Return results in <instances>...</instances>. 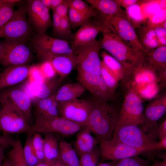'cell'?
I'll use <instances>...</instances> for the list:
<instances>
[{"label": "cell", "instance_id": "6da1fadb", "mask_svg": "<svg viewBox=\"0 0 166 166\" xmlns=\"http://www.w3.org/2000/svg\"><path fill=\"white\" fill-rule=\"evenodd\" d=\"M91 113L85 127L88 128L99 142L111 140L115 130L120 111L111 102L101 101L92 97Z\"/></svg>", "mask_w": 166, "mask_h": 166}, {"label": "cell", "instance_id": "7a4b0ae2", "mask_svg": "<svg viewBox=\"0 0 166 166\" xmlns=\"http://www.w3.org/2000/svg\"><path fill=\"white\" fill-rule=\"evenodd\" d=\"M102 33L101 48L110 53L122 65L126 74L125 82L134 71L142 65L143 53L125 43L111 28Z\"/></svg>", "mask_w": 166, "mask_h": 166}, {"label": "cell", "instance_id": "3957f363", "mask_svg": "<svg viewBox=\"0 0 166 166\" xmlns=\"http://www.w3.org/2000/svg\"><path fill=\"white\" fill-rule=\"evenodd\" d=\"M139 125H126L116 128L112 139L136 148H149L155 150L157 128L147 132Z\"/></svg>", "mask_w": 166, "mask_h": 166}, {"label": "cell", "instance_id": "277c9868", "mask_svg": "<svg viewBox=\"0 0 166 166\" xmlns=\"http://www.w3.org/2000/svg\"><path fill=\"white\" fill-rule=\"evenodd\" d=\"M127 87L120 109L116 128L124 125H140L144 123V106L142 100L133 88Z\"/></svg>", "mask_w": 166, "mask_h": 166}, {"label": "cell", "instance_id": "5b68a950", "mask_svg": "<svg viewBox=\"0 0 166 166\" xmlns=\"http://www.w3.org/2000/svg\"><path fill=\"white\" fill-rule=\"evenodd\" d=\"M83 127L57 116L46 117L35 115V120L28 134L34 133H57L69 136L77 132Z\"/></svg>", "mask_w": 166, "mask_h": 166}, {"label": "cell", "instance_id": "8992f818", "mask_svg": "<svg viewBox=\"0 0 166 166\" xmlns=\"http://www.w3.org/2000/svg\"><path fill=\"white\" fill-rule=\"evenodd\" d=\"M101 42L96 39L85 44L73 49L77 56V71L101 75V63L99 53Z\"/></svg>", "mask_w": 166, "mask_h": 166}, {"label": "cell", "instance_id": "52a82bcc", "mask_svg": "<svg viewBox=\"0 0 166 166\" xmlns=\"http://www.w3.org/2000/svg\"><path fill=\"white\" fill-rule=\"evenodd\" d=\"M26 14L25 7L15 10L11 19L0 28V38L25 42L31 34L32 27Z\"/></svg>", "mask_w": 166, "mask_h": 166}, {"label": "cell", "instance_id": "ba28073f", "mask_svg": "<svg viewBox=\"0 0 166 166\" xmlns=\"http://www.w3.org/2000/svg\"><path fill=\"white\" fill-rule=\"evenodd\" d=\"M32 44L39 57L42 60L52 56L74 53L66 41L51 37L45 33L37 34Z\"/></svg>", "mask_w": 166, "mask_h": 166}, {"label": "cell", "instance_id": "9c48e42d", "mask_svg": "<svg viewBox=\"0 0 166 166\" xmlns=\"http://www.w3.org/2000/svg\"><path fill=\"white\" fill-rule=\"evenodd\" d=\"M89 100L76 98L58 102L59 116L85 127L92 109Z\"/></svg>", "mask_w": 166, "mask_h": 166}, {"label": "cell", "instance_id": "30bf717a", "mask_svg": "<svg viewBox=\"0 0 166 166\" xmlns=\"http://www.w3.org/2000/svg\"><path fill=\"white\" fill-rule=\"evenodd\" d=\"M0 129L6 133H28L31 126L22 113L13 106L1 105Z\"/></svg>", "mask_w": 166, "mask_h": 166}, {"label": "cell", "instance_id": "8fae6325", "mask_svg": "<svg viewBox=\"0 0 166 166\" xmlns=\"http://www.w3.org/2000/svg\"><path fill=\"white\" fill-rule=\"evenodd\" d=\"M99 143L101 157L110 161H117L152 151L149 148H136L112 139L101 140Z\"/></svg>", "mask_w": 166, "mask_h": 166}, {"label": "cell", "instance_id": "7c38bea8", "mask_svg": "<svg viewBox=\"0 0 166 166\" xmlns=\"http://www.w3.org/2000/svg\"><path fill=\"white\" fill-rule=\"evenodd\" d=\"M1 64L6 67L26 65L32 58L31 52L25 42L6 40Z\"/></svg>", "mask_w": 166, "mask_h": 166}, {"label": "cell", "instance_id": "4fadbf2b", "mask_svg": "<svg viewBox=\"0 0 166 166\" xmlns=\"http://www.w3.org/2000/svg\"><path fill=\"white\" fill-rule=\"evenodd\" d=\"M25 8L28 21L37 34L45 33L53 26L49 10L43 5L41 0H28Z\"/></svg>", "mask_w": 166, "mask_h": 166}, {"label": "cell", "instance_id": "5bb4252c", "mask_svg": "<svg viewBox=\"0 0 166 166\" xmlns=\"http://www.w3.org/2000/svg\"><path fill=\"white\" fill-rule=\"evenodd\" d=\"M77 71V78L79 83L89 91L93 97L105 102L113 101L115 95L109 91L101 75Z\"/></svg>", "mask_w": 166, "mask_h": 166}, {"label": "cell", "instance_id": "9a60e30c", "mask_svg": "<svg viewBox=\"0 0 166 166\" xmlns=\"http://www.w3.org/2000/svg\"><path fill=\"white\" fill-rule=\"evenodd\" d=\"M111 29L125 43L141 51L142 47L135 29L127 18L125 11L112 18L109 22Z\"/></svg>", "mask_w": 166, "mask_h": 166}, {"label": "cell", "instance_id": "2e32d148", "mask_svg": "<svg viewBox=\"0 0 166 166\" xmlns=\"http://www.w3.org/2000/svg\"><path fill=\"white\" fill-rule=\"evenodd\" d=\"M0 91L1 105L8 104L13 106L22 113L29 123L32 116V102L26 93L18 88L6 89Z\"/></svg>", "mask_w": 166, "mask_h": 166}, {"label": "cell", "instance_id": "e0dca14e", "mask_svg": "<svg viewBox=\"0 0 166 166\" xmlns=\"http://www.w3.org/2000/svg\"><path fill=\"white\" fill-rule=\"evenodd\" d=\"M91 18L83 23L75 34L72 48L83 45L94 40L100 32L110 27L99 18L92 20Z\"/></svg>", "mask_w": 166, "mask_h": 166}, {"label": "cell", "instance_id": "ac0fdd59", "mask_svg": "<svg viewBox=\"0 0 166 166\" xmlns=\"http://www.w3.org/2000/svg\"><path fill=\"white\" fill-rule=\"evenodd\" d=\"M143 53V52H142ZM143 66L153 71L158 82H166V46L159 47L148 53H143Z\"/></svg>", "mask_w": 166, "mask_h": 166}, {"label": "cell", "instance_id": "d6986e66", "mask_svg": "<svg viewBox=\"0 0 166 166\" xmlns=\"http://www.w3.org/2000/svg\"><path fill=\"white\" fill-rule=\"evenodd\" d=\"M35 65L10 66L0 74V90L18 83L33 71Z\"/></svg>", "mask_w": 166, "mask_h": 166}, {"label": "cell", "instance_id": "ffe728a7", "mask_svg": "<svg viewBox=\"0 0 166 166\" xmlns=\"http://www.w3.org/2000/svg\"><path fill=\"white\" fill-rule=\"evenodd\" d=\"M166 111V93L157 96L146 106L144 112L145 127H156V121L165 114Z\"/></svg>", "mask_w": 166, "mask_h": 166}, {"label": "cell", "instance_id": "44dd1931", "mask_svg": "<svg viewBox=\"0 0 166 166\" xmlns=\"http://www.w3.org/2000/svg\"><path fill=\"white\" fill-rule=\"evenodd\" d=\"M49 62L61 80L69 74L77 63V56L74 53L57 55L49 57L43 61Z\"/></svg>", "mask_w": 166, "mask_h": 166}, {"label": "cell", "instance_id": "7402d4cb", "mask_svg": "<svg viewBox=\"0 0 166 166\" xmlns=\"http://www.w3.org/2000/svg\"><path fill=\"white\" fill-rule=\"evenodd\" d=\"M86 1L96 9L99 18L109 27L111 19L124 11L116 0H86Z\"/></svg>", "mask_w": 166, "mask_h": 166}, {"label": "cell", "instance_id": "603a6c76", "mask_svg": "<svg viewBox=\"0 0 166 166\" xmlns=\"http://www.w3.org/2000/svg\"><path fill=\"white\" fill-rule=\"evenodd\" d=\"M73 148L79 158L82 155L92 151L99 143L89 129L84 127L77 132Z\"/></svg>", "mask_w": 166, "mask_h": 166}, {"label": "cell", "instance_id": "cb8c5ba5", "mask_svg": "<svg viewBox=\"0 0 166 166\" xmlns=\"http://www.w3.org/2000/svg\"><path fill=\"white\" fill-rule=\"evenodd\" d=\"M138 28L137 35L143 53H148L159 47L154 28L147 25Z\"/></svg>", "mask_w": 166, "mask_h": 166}, {"label": "cell", "instance_id": "d4e9b609", "mask_svg": "<svg viewBox=\"0 0 166 166\" xmlns=\"http://www.w3.org/2000/svg\"><path fill=\"white\" fill-rule=\"evenodd\" d=\"M85 89L79 82L70 83L61 86L53 94L58 102H64L77 98Z\"/></svg>", "mask_w": 166, "mask_h": 166}, {"label": "cell", "instance_id": "484cf974", "mask_svg": "<svg viewBox=\"0 0 166 166\" xmlns=\"http://www.w3.org/2000/svg\"><path fill=\"white\" fill-rule=\"evenodd\" d=\"M43 139L45 162L49 165L55 160L60 158L58 142L52 133H45Z\"/></svg>", "mask_w": 166, "mask_h": 166}, {"label": "cell", "instance_id": "4316f807", "mask_svg": "<svg viewBox=\"0 0 166 166\" xmlns=\"http://www.w3.org/2000/svg\"><path fill=\"white\" fill-rule=\"evenodd\" d=\"M53 94L47 98L39 100L37 103L35 115L46 117L59 116L58 102L55 100Z\"/></svg>", "mask_w": 166, "mask_h": 166}, {"label": "cell", "instance_id": "83f0119b", "mask_svg": "<svg viewBox=\"0 0 166 166\" xmlns=\"http://www.w3.org/2000/svg\"><path fill=\"white\" fill-rule=\"evenodd\" d=\"M60 158L67 166H79V158L73 147L64 140L58 142Z\"/></svg>", "mask_w": 166, "mask_h": 166}, {"label": "cell", "instance_id": "f1b7e54d", "mask_svg": "<svg viewBox=\"0 0 166 166\" xmlns=\"http://www.w3.org/2000/svg\"><path fill=\"white\" fill-rule=\"evenodd\" d=\"M101 55L102 61L116 77L119 81H122L124 82L126 79V73L119 62L105 51H102Z\"/></svg>", "mask_w": 166, "mask_h": 166}, {"label": "cell", "instance_id": "f546056e", "mask_svg": "<svg viewBox=\"0 0 166 166\" xmlns=\"http://www.w3.org/2000/svg\"><path fill=\"white\" fill-rule=\"evenodd\" d=\"M159 83L156 81L136 85L131 87L133 88L142 100L153 99L156 97L160 91Z\"/></svg>", "mask_w": 166, "mask_h": 166}, {"label": "cell", "instance_id": "4dcf8cb0", "mask_svg": "<svg viewBox=\"0 0 166 166\" xmlns=\"http://www.w3.org/2000/svg\"><path fill=\"white\" fill-rule=\"evenodd\" d=\"M54 78L43 79L35 93L37 98L39 100L42 99L54 94L53 92L61 81L57 80Z\"/></svg>", "mask_w": 166, "mask_h": 166}, {"label": "cell", "instance_id": "1f68e13d", "mask_svg": "<svg viewBox=\"0 0 166 166\" xmlns=\"http://www.w3.org/2000/svg\"><path fill=\"white\" fill-rule=\"evenodd\" d=\"M140 3L131 6L125 9V11L128 19L135 29L140 27L147 21L141 13Z\"/></svg>", "mask_w": 166, "mask_h": 166}, {"label": "cell", "instance_id": "d6a6232c", "mask_svg": "<svg viewBox=\"0 0 166 166\" xmlns=\"http://www.w3.org/2000/svg\"><path fill=\"white\" fill-rule=\"evenodd\" d=\"M12 146V148L8 154V159L12 166H28L24 159L23 146L19 138L14 141Z\"/></svg>", "mask_w": 166, "mask_h": 166}, {"label": "cell", "instance_id": "836d02e7", "mask_svg": "<svg viewBox=\"0 0 166 166\" xmlns=\"http://www.w3.org/2000/svg\"><path fill=\"white\" fill-rule=\"evenodd\" d=\"M16 0H0V28L12 18L14 12Z\"/></svg>", "mask_w": 166, "mask_h": 166}, {"label": "cell", "instance_id": "e575fe53", "mask_svg": "<svg viewBox=\"0 0 166 166\" xmlns=\"http://www.w3.org/2000/svg\"><path fill=\"white\" fill-rule=\"evenodd\" d=\"M101 75L109 91L115 95L119 81L102 61L101 63Z\"/></svg>", "mask_w": 166, "mask_h": 166}, {"label": "cell", "instance_id": "d590c367", "mask_svg": "<svg viewBox=\"0 0 166 166\" xmlns=\"http://www.w3.org/2000/svg\"><path fill=\"white\" fill-rule=\"evenodd\" d=\"M22 148L23 155L28 166H34L39 163L33 149L32 143L31 134H28Z\"/></svg>", "mask_w": 166, "mask_h": 166}, {"label": "cell", "instance_id": "8d00e7d4", "mask_svg": "<svg viewBox=\"0 0 166 166\" xmlns=\"http://www.w3.org/2000/svg\"><path fill=\"white\" fill-rule=\"evenodd\" d=\"M100 157L99 148L97 145L92 151L79 157V166H97Z\"/></svg>", "mask_w": 166, "mask_h": 166}, {"label": "cell", "instance_id": "74e56055", "mask_svg": "<svg viewBox=\"0 0 166 166\" xmlns=\"http://www.w3.org/2000/svg\"><path fill=\"white\" fill-rule=\"evenodd\" d=\"M141 13L147 19L161 10L159 0H142L140 4Z\"/></svg>", "mask_w": 166, "mask_h": 166}, {"label": "cell", "instance_id": "f35d334b", "mask_svg": "<svg viewBox=\"0 0 166 166\" xmlns=\"http://www.w3.org/2000/svg\"><path fill=\"white\" fill-rule=\"evenodd\" d=\"M70 6L91 18L99 17L97 11L93 6L81 0H71Z\"/></svg>", "mask_w": 166, "mask_h": 166}, {"label": "cell", "instance_id": "ab89813d", "mask_svg": "<svg viewBox=\"0 0 166 166\" xmlns=\"http://www.w3.org/2000/svg\"><path fill=\"white\" fill-rule=\"evenodd\" d=\"M68 16L70 27H77L91 18L90 17L83 14L69 6Z\"/></svg>", "mask_w": 166, "mask_h": 166}, {"label": "cell", "instance_id": "60d3db41", "mask_svg": "<svg viewBox=\"0 0 166 166\" xmlns=\"http://www.w3.org/2000/svg\"><path fill=\"white\" fill-rule=\"evenodd\" d=\"M32 137V146L39 163L45 162L43 139L38 133H34Z\"/></svg>", "mask_w": 166, "mask_h": 166}, {"label": "cell", "instance_id": "b9f144b4", "mask_svg": "<svg viewBox=\"0 0 166 166\" xmlns=\"http://www.w3.org/2000/svg\"><path fill=\"white\" fill-rule=\"evenodd\" d=\"M149 160L139 156L118 160L114 166H148Z\"/></svg>", "mask_w": 166, "mask_h": 166}, {"label": "cell", "instance_id": "7bdbcfd3", "mask_svg": "<svg viewBox=\"0 0 166 166\" xmlns=\"http://www.w3.org/2000/svg\"><path fill=\"white\" fill-rule=\"evenodd\" d=\"M165 21H166V9H164L148 18L146 21V24L154 28L160 26Z\"/></svg>", "mask_w": 166, "mask_h": 166}, {"label": "cell", "instance_id": "ee69618b", "mask_svg": "<svg viewBox=\"0 0 166 166\" xmlns=\"http://www.w3.org/2000/svg\"><path fill=\"white\" fill-rule=\"evenodd\" d=\"M70 26L68 16L61 18L58 35L68 36L71 34Z\"/></svg>", "mask_w": 166, "mask_h": 166}, {"label": "cell", "instance_id": "f6af8a7d", "mask_svg": "<svg viewBox=\"0 0 166 166\" xmlns=\"http://www.w3.org/2000/svg\"><path fill=\"white\" fill-rule=\"evenodd\" d=\"M159 47L166 45V29L160 26L154 28Z\"/></svg>", "mask_w": 166, "mask_h": 166}, {"label": "cell", "instance_id": "bcb514c9", "mask_svg": "<svg viewBox=\"0 0 166 166\" xmlns=\"http://www.w3.org/2000/svg\"><path fill=\"white\" fill-rule=\"evenodd\" d=\"M70 2V0H64L53 11L55 12L61 18L68 16V10Z\"/></svg>", "mask_w": 166, "mask_h": 166}, {"label": "cell", "instance_id": "7dc6e473", "mask_svg": "<svg viewBox=\"0 0 166 166\" xmlns=\"http://www.w3.org/2000/svg\"><path fill=\"white\" fill-rule=\"evenodd\" d=\"M53 26L54 33L58 35L61 18L55 12L53 11Z\"/></svg>", "mask_w": 166, "mask_h": 166}, {"label": "cell", "instance_id": "c3c4849f", "mask_svg": "<svg viewBox=\"0 0 166 166\" xmlns=\"http://www.w3.org/2000/svg\"><path fill=\"white\" fill-rule=\"evenodd\" d=\"M117 2L125 9L129 6L137 3H141V1L137 0H116Z\"/></svg>", "mask_w": 166, "mask_h": 166}, {"label": "cell", "instance_id": "681fc988", "mask_svg": "<svg viewBox=\"0 0 166 166\" xmlns=\"http://www.w3.org/2000/svg\"><path fill=\"white\" fill-rule=\"evenodd\" d=\"M157 134L159 139L166 137V119H165L157 128Z\"/></svg>", "mask_w": 166, "mask_h": 166}, {"label": "cell", "instance_id": "f907efd6", "mask_svg": "<svg viewBox=\"0 0 166 166\" xmlns=\"http://www.w3.org/2000/svg\"><path fill=\"white\" fill-rule=\"evenodd\" d=\"M156 150L165 149L166 148V137L160 139L159 141L156 142L155 144Z\"/></svg>", "mask_w": 166, "mask_h": 166}, {"label": "cell", "instance_id": "816d5d0a", "mask_svg": "<svg viewBox=\"0 0 166 166\" xmlns=\"http://www.w3.org/2000/svg\"><path fill=\"white\" fill-rule=\"evenodd\" d=\"M7 146L0 144V166L4 160V155L6 147Z\"/></svg>", "mask_w": 166, "mask_h": 166}, {"label": "cell", "instance_id": "f5cc1de1", "mask_svg": "<svg viewBox=\"0 0 166 166\" xmlns=\"http://www.w3.org/2000/svg\"><path fill=\"white\" fill-rule=\"evenodd\" d=\"M64 0H52L51 9L54 10L58 6L62 3Z\"/></svg>", "mask_w": 166, "mask_h": 166}, {"label": "cell", "instance_id": "db71d44e", "mask_svg": "<svg viewBox=\"0 0 166 166\" xmlns=\"http://www.w3.org/2000/svg\"><path fill=\"white\" fill-rule=\"evenodd\" d=\"M50 166H67L62 161L60 158L57 159L53 161Z\"/></svg>", "mask_w": 166, "mask_h": 166}, {"label": "cell", "instance_id": "11a10c76", "mask_svg": "<svg viewBox=\"0 0 166 166\" xmlns=\"http://www.w3.org/2000/svg\"><path fill=\"white\" fill-rule=\"evenodd\" d=\"M152 166H166V159L164 158L162 161H155Z\"/></svg>", "mask_w": 166, "mask_h": 166}, {"label": "cell", "instance_id": "9f6ffc18", "mask_svg": "<svg viewBox=\"0 0 166 166\" xmlns=\"http://www.w3.org/2000/svg\"><path fill=\"white\" fill-rule=\"evenodd\" d=\"M43 5L49 10L51 9L52 0H41Z\"/></svg>", "mask_w": 166, "mask_h": 166}, {"label": "cell", "instance_id": "6f0895ef", "mask_svg": "<svg viewBox=\"0 0 166 166\" xmlns=\"http://www.w3.org/2000/svg\"><path fill=\"white\" fill-rule=\"evenodd\" d=\"M116 161H109L106 162L101 163L97 166H114Z\"/></svg>", "mask_w": 166, "mask_h": 166}, {"label": "cell", "instance_id": "680465c9", "mask_svg": "<svg viewBox=\"0 0 166 166\" xmlns=\"http://www.w3.org/2000/svg\"><path fill=\"white\" fill-rule=\"evenodd\" d=\"M4 50V45L3 42H0V63H1L2 58Z\"/></svg>", "mask_w": 166, "mask_h": 166}, {"label": "cell", "instance_id": "91938a15", "mask_svg": "<svg viewBox=\"0 0 166 166\" xmlns=\"http://www.w3.org/2000/svg\"><path fill=\"white\" fill-rule=\"evenodd\" d=\"M1 166H12V165L8 158L4 160Z\"/></svg>", "mask_w": 166, "mask_h": 166}, {"label": "cell", "instance_id": "94428289", "mask_svg": "<svg viewBox=\"0 0 166 166\" xmlns=\"http://www.w3.org/2000/svg\"><path fill=\"white\" fill-rule=\"evenodd\" d=\"M159 2L160 5L162 9H166V0H159Z\"/></svg>", "mask_w": 166, "mask_h": 166}, {"label": "cell", "instance_id": "6125c7cd", "mask_svg": "<svg viewBox=\"0 0 166 166\" xmlns=\"http://www.w3.org/2000/svg\"><path fill=\"white\" fill-rule=\"evenodd\" d=\"M6 141V138L5 136H0V142L4 143Z\"/></svg>", "mask_w": 166, "mask_h": 166}, {"label": "cell", "instance_id": "be15d7a7", "mask_svg": "<svg viewBox=\"0 0 166 166\" xmlns=\"http://www.w3.org/2000/svg\"><path fill=\"white\" fill-rule=\"evenodd\" d=\"M34 166H50L45 162L39 163Z\"/></svg>", "mask_w": 166, "mask_h": 166}, {"label": "cell", "instance_id": "e7e4bbea", "mask_svg": "<svg viewBox=\"0 0 166 166\" xmlns=\"http://www.w3.org/2000/svg\"><path fill=\"white\" fill-rule=\"evenodd\" d=\"M2 108V106H1V105H0V112L1 111V110Z\"/></svg>", "mask_w": 166, "mask_h": 166}, {"label": "cell", "instance_id": "03108f58", "mask_svg": "<svg viewBox=\"0 0 166 166\" xmlns=\"http://www.w3.org/2000/svg\"><path fill=\"white\" fill-rule=\"evenodd\" d=\"M0 144H2V143H1V142H0ZM3 145H4V144H3Z\"/></svg>", "mask_w": 166, "mask_h": 166}]
</instances>
